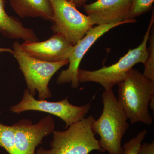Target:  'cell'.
<instances>
[{
    "label": "cell",
    "mask_w": 154,
    "mask_h": 154,
    "mask_svg": "<svg viewBox=\"0 0 154 154\" xmlns=\"http://www.w3.org/2000/svg\"><path fill=\"white\" fill-rule=\"evenodd\" d=\"M153 25L149 40V47L147 49L148 56L145 63L143 75L152 82H154V26Z\"/></svg>",
    "instance_id": "cell-15"
},
{
    "label": "cell",
    "mask_w": 154,
    "mask_h": 154,
    "mask_svg": "<svg viewBox=\"0 0 154 154\" xmlns=\"http://www.w3.org/2000/svg\"><path fill=\"white\" fill-rule=\"evenodd\" d=\"M132 6L128 16V20H135L152 9L154 0H132Z\"/></svg>",
    "instance_id": "cell-16"
},
{
    "label": "cell",
    "mask_w": 154,
    "mask_h": 154,
    "mask_svg": "<svg viewBox=\"0 0 154 154\" xmlns=\"http://www.w3.org/2000/svg\"><path fill=\"white\" fill-rule=\"evenodd\" d=\"M21 45L30 56L49 62L68 60L74 46L58 33L43 41H25Z\"/></svg>",
    "instance_id": "cell-11"
},
{
    "label": "cell",
    "mask_w": 154,
    "mask_h": 154,
    "mask_svg": "<svg viewBox=\"0 0 154 154\" xmlns=\"http://www.w3.org/2000/svg\"><path fill=\"white\" fill-rule=\"evenodd\" d=\"M137 154H154V141L151 143H142Z\"/></svg>",
    "instance_id": "cell-18"
},
{
    "label": "cell",
    "mask_w": 154,
    "mask_h": 154,
    "mask_svg": "<svg viewBox=\"0 0 154 154\" xmlns=\"http://www.w3.org/2000/svg\"><path fill=\"white\" fill-rule=\"evenodd\" d=\"M14 136L13 125H6L0 122V147L5 149L9 154H13Z\"/></svg>",
    "instance_id": "cell-14"
},
{
    "label": "cell",
    "mask_w": 154,
    "mask_h": 154,
    "mask_svg": "<svg viewBox=\"0 0 154 154\" xmlns=\"http://www.w3.org/2000/svg\"><path fill=\"white\" fill-rule=\"evenodd\" d=\"M12 125L15 133L13 154H35L36 148L55 128L54 120L51 115L35 124L30 119H23Z\"/></svg>",
    "instance_id": "cell-8"
},
{
    "label": "cell",
    "mask_w": 154,
    "mask_h": 154,
    "mask_svg": "<svg viewBox=\"0 0 154 154\" xmlns=\"http://www.w3.org/2000/svg\"><path fill=\"white\" fill-rule=\"evenodd\" d=\"M154 24V13L153 10L151 19L142 42L138 47L129 49L125 55L120 58L117 62L110 66H104L94 71L79 69L78 79L81 83L93 82L98 83L105 91L113 90V87L124 81L128 74L137 63L144 64L148 56L147 42L152 27Z\"/></svg>",
    "instance_id": "cell-3"
},
{
    "label": "cell",
    "mask_w": 154,
    "mask_h": 154,
    "mask_svg": "<svg viewBox=\"0 0 154 154\" xmlns=\"http://www.w3.org/2000/svg\"><path fill=\"white\" fill-rule=\"evenodd\" d=\"M96 119L89 116L64 131L54 130L50 149L39 148L35 154H89L95 150L105 152L95 137L92 126Z\"/></svg>",
    "instance_id": "cell-4"
},
{
    "label": "cell",
    "mask_w": 154,
    "mask_h": 154,
    "mask_svg": "<svg viewBox=\"0 0 154 154\" xmlns=\"http://www.w3.org/2000/svg\"><path fill=\"white\" fill-rule=\"evenodd\" d=\"M14 12L22 18H37L52 22L53 10L49 0H9Z\"/></svg>",
    "instance_id": "cell-13"
},
{
    "label": "cell",
    "mask_w": 154,
    "mask_h": 154,
    "mask_svg": "<svg viewBox=\"0 0 154 154\" xmlns=\"http://www.w3.org/2000/svg\"><path fill=\"white\" fill-rule=\"evenodd\" d=\"M6 0H0V33L6 37L22 39L24 41H38L32 29L24 27L15 17L9 16L5 10Z\"/></svg>",
    "instance_id": "cell-12"
},
{
    "label": "cell",
    "mask_w": 154,
    "mask_h": 154,
    "mask_svg": "<svg viewBox=\"0 0 154 154\" xmlns=\"http://www.w3.org/2000/svg\"><path fill=\"white\" fill-rule=\"evenodd\" d=\"M91 108L90 102L82 106H75L69 102L68 97L58 102L36 99L28 89L23 92V98L18 104L11 106L12 113L19 114L27 111H38L55 116L62 119L67 128L70 125L85 118Z\"/></svg>",
    "instance_id": "cell-7"
},
{
    "label": "cell",
    "mask_w": 154,
    "mask_h": 154,
    "mask_svg": "<svg viewBox=\"0 0 154 154\" xmlns=\"http://www.w3.org/2000/svg\"><path fill=\"white\" fill-rule=\"evenodd\" d=\"M12 49V54L19 63L30 94L34 96L38 92L39 100L51 98L52 95L48 88L50 81L60 69L68 64L69 60L57 62L40 60L28 54L17 41L14 42Z\"/></svg>",
    "instance_id": "cell-5"
},
{
    "label": "cell",
    "mask_w": 154,
    "mask_h": 154,
    "mask_svg": "<svg viewBox=\"0 0 154 154\" xmlns=\"http://www.w3.org/2000/svg\"><path fill=\"white\" fill-rule=\"evenodd\" d=\"M118 86L119 102L131 123L151 124L153 119L149 107L154 97V82L132 69Z\"/></svg>",
    "instance_id": "cell-1"
},
{
    "label": "cell",
    "mask_w": 154,
    "mask_h": 154,
    "mask_svg": "<svg viewBox=\"0 0 154 154\" xmlns=\"http://www.w3.org/2000/svg\"><path fill=\"white\" fill-rule=\"evenodd\" d=\"M125 24L126 23L121 22L97 25L89 29L85 36L74 46L68 59L69 67L61 72L57 80V84H70L73 89L78 88L79 85L78 79L79 67L86 53L102 35L111 29Z\"/></svg>",
    "instance_id": "cell-9"
},
{
    "label": "cell",
    "mask_w": 154,
    "mask_h": 154,
    "mask_svg": "<svg viewBox=\"0 0 154 154\" xmlns=\"http://www.w3.org/2000/svg\"><path fill=\"white\" fill-rule=\"evenodd\" d=\"M146 129L139 133L136 136L126 142L122 146L123 154H137L143 141L146 137Z\"/></svg>",
    "instance_id": "cell-17"
},
{
    "label": "cell",
    "mask_w": 154,
    "mask_h": 154,
    "mask_svg": "<svg viewBox=\"0 0 154 154\" xmlns=\"http://www.w3.org/2000/svg\"><path fill=\"white\" fill-rule=\"evenodd\" d=\"M2 52H8L13 54V50L11 48L0 47V53Z\"/></svg>",
    "instance_id": "cell-20"
},
{
    "label": "cell",
    "mask_w": 154,
    "mask_h": 154,
    "mask_svg": "<svg viewBox=\"0 0 154 154\" xmlns=\"http://www.w3.org/2000/svg\"><path fill=\"white\" fill-rule=\"evenodd\" d=\"M74 5L77 8L82 7L86 4L88 0H66Z\"/></svg>",
    "instance_id": "cell-19"
},
{
    "label": "cell",
    "mask_w": 154,
    "mask_h": 154,
    "mask_svg": "<svg viewBox=\"0 0 154 154\" xmlns=\"http://www.w3.org/2000/svg\"><path fill=\"white\" fill-rule=\"evenodd\" d=\"M103 109L102 114L95 120L92 130L100 137L101 148L109 154H123L122 138L129 128L126 115L113 90L102 94Z\"/></svg>",
    "instance_id": "cell-2"
},
{
    "label": "cell",
    "mask_w": 154,
    "mask_h": 154,
    "mask_svg": "<svg viewBox=\"0 0 154 154\" xmlns=\"http://www.w3.org/2000/svg\"><path fill=\"white\" fill-rule=\"evenodd\" d=\"M53 10L51 29L75 45L94 25L91 18L66 0H49Z\"/></svg>",
    "instance_id": "cell-6"
},
{
    "label": "cell",
    "mask_w": 154,
    "mask_h": 154,
    "mask_svg": "<svg viewBox=\"0 0 154 154\" xmlns=\"http://www.w3.org/2000/svg\"><path fill=\"white\" fill-rule=\"evenodd\" d=\"M132 6V0H96L91 4H85L83 8L94 25H99L135 23L136 19H128Z\"/></svg>",
    "instance_id": "cell-10"
}]
</instances>
